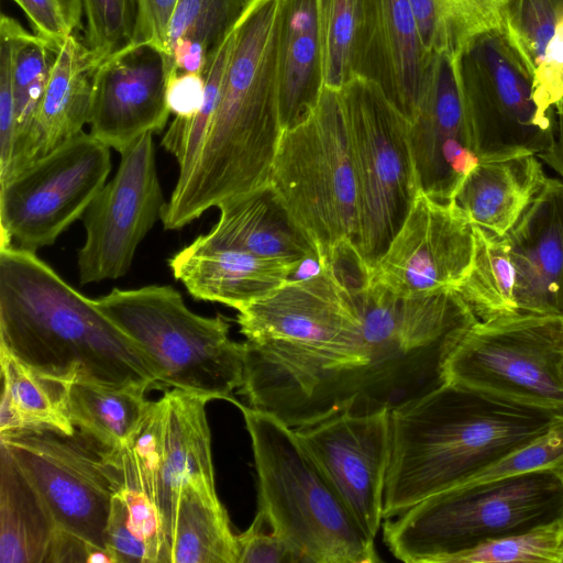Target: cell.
<instances>
[{
    "mask_svg": "<svg viewBox=\"0 0 563 563\" xmlns=\"http://www.w3.org/2000/svg\"><path fill=\"white\" fill-rule=\"evenodd\" d=\"M360 316L314 347L245 341L239 393L290 428L341 413L391 411L449 382L448 363L470 329L427 297L365 280L351 288Z\"/></svg>",
    "mask_w": 563,
    "mask_h": 563,
    "instance_id": "1",
    "label": "cell"
},
{
    "mask_svg": "<svg viewBox=\"0 0 563 563\" xmlns=\"http://www.w3.org/2000/svg\"><path fill=\"white\" fill-rule=\"evenodd\" d=\"M284 0H247L217 107L188 176L177 181L162 214L179 230L208 209L269 183L283 133L279 41Z\"/></svg>",
    "mask_w": 563,
    "mask_h": 563,
    "instance_id": "2",
    "label": "cell"
},
{
    "mask_svg": "<svg viewBox=\"0 0 563 563\" xmlns=\"http://www.w3.org/2000/svg\"><path fill=\"white\" fill-rule=\"evenodd\" d=\"M561 420V411L451 382L391 410L384 520L465 483Z\"/></svg>",
    "mask_w": 563,
    "mask_h": 563,
    "instance_id": "3",
    "label": "cell"
},
{
    "mask_svg": "<svg viewBox=\"0 0 563 563\" xmlns=\"http://www.w3.org/2000/svg\"><path fill=\"white\" fill-rule=\"evenodd\" d=\"M0 346L62 382L148 389L158 374L140 346L36 253L0 245Z\"/></svg>",
    "mask_w": 563,
    "mask_h": 563,
    "instance_id": "4",
    "label": "cell"
},
{
    "mask_svg": "<svg viewBox=\"0 0 563 563\" xmlns=\"http://www.w3.org/2000/svg\"><path fill=\"white\" fill-rule=\"evenodd\" d=\"M257 474L258 508L299 562L375 563L372 539L299 442L295 429L242 406Z\"/></svg>",
    "mask_w": 563,
    "mask_h": 563,
    "instance_id": "5",
    "label": "cell"
},
{
    "mask_svg": "<svg viewBox=\"0 0 563 563\" xmlns=\"http://www.w3.org/2000/svg\"><path fill=\"white\" fill-rule=\"evenodd\" d=\"M563 516V475L539 471L465 483L384 520L389 552L407 563H449L487 540Z\"/></svg>",
    "mask_w": 563,
    "mask_h": 563,
    "instance_id": "6",
    "label": "cell"
},
{
    "mask_svg": "<svg viewBox=\"0 0 563 563\" xmlns=\"http://www.w3.org/2000/svg\"><path fill=\"white\" fill-rule=\"evenodd\" d=\"M269 183L320 266L357 257L356 174L339 90L323 87L310 114L283 131Z\"/></svg>",
    "mask_w": 563,
    "mask_h": 563,
    "instance_id": "7",
    "label": "cell"
},
{
    "mask_svg": "<svg viewBox=\"0 0 563 563\" xmlns=\"http://www.w3.org/2000/svg\"><path fill=\"white\" fill-rule=\"evenodd\" d=\"M93 302L147 355L159 382L234 402L231 395L244 378V343L230 339L223 316L195 313L168 285L114 288Z\"/></svg>",
    "mask_w": 563,
    "mask_h": 563,
    "instance_id": "8",
    "label": "cell"
},
{
    "mask_svg": "<svg viewBox=\"0 0 563 563\" xmlns=\"http://www.w3.org/2000/svg\"><path fill=\"white\" fill-rule=\"evenodd\" d=\"M357 184L355 253L366 276L419 192L407 118L377 84L354 76L340 90Z\"/></svg>",
    "mask_w": 563,
    "mask_h": 563,
    "instance_id": "9",
    "label": "cell"
},
{
    "mask_svg": "<svg viewBox=\"0 0 563 563\" xmlns=\"http://www.w3.org/2000/svg\"><path fill=\"white\" fill-rule=\"evenodd\" d=\"M563 316L477 321L448 363V379L563 412Z\"/></svg>",
    "mask_w": 563,
    "mask_h": 563,
    "instance_id": "10",
    "label": "cell"
},
{
    "mask_svg": "<svg viewBox=\"0 0 563 563\" xmlns=\"http://www.w3.org/2000/svg\"><path fill=\"white\" fill-rule=\"evenodd\" d=\"M110 147L81 132L0 183V245L36 253L82 218L107 184Z\"/></svg>",
    "mask_w": 563,
    "mask_h": 563,
    "instance_id": "11",
    "label": "cell"
},
{
    "mask_svg": "<svg viewBox=\"0 0 563 563\" xmlns=\"http://www.w3.org/2000/svg\"><path fill=\"white\" fill-rule=\"evenodd\" d=\"M471 144L478 161L545 153L554 122L532 96V75L501 27L479 35L460 57Z\"/></svg>",
    "mask_w": 563,
    "mask_h": 563,
    "instance_id": "12",
    "label": "cell"
},
{
    "mask_svg": "<svg viewBox=\"0 0 563 563\" xmlns=\"http://www.w3.org/2000/svg\"><path fill=\"white\" fill-rule=\"evenodd\" d=\"M49 510L56 527L106 549L115 493L101 448L79 431L45 430L0 439Z\"/></svg>",
    "mask_w": 563,
    "mask_h": 563,
    "instance_id": "13",
    "label": "cell"
},
{
    "mask_svg": "<svg viewBox=\"0 0 563 563\" xmlns=\"http://www.w3.org/2000/svg\"><path fill=\"white\" fill-rule=\"evenodd\" d=\"M120 155L114 177L82 217L86 238L77 255L81 285L124 276L139 244L162 219L167 203L157 175L153 134L143 135Z\"/></svg>",
    "mask_w": 563,
    "mask_h": 563,
    "instance_id": "14",
    "label": "cell"
},
{
    "mask_svg": "<svg viewBox=\"0 0 563 563\" xmlns=\"http://www.w3.org/2000/svg\"><path fill=\"white\" fill-rule=\"evenodd\" d=\"M474 250L473 225L454 203L419 190L367 280L405 297L455 289L471 268Z\"/></svg>",
    "mask_w": 563,
    "mask_h": 563,
    "instance_id": "15",
    "label": "cell"
},
{
    "mask_svg": "<svg viewBox=\"0 0 563 563\" xmlns=\"http://www.w3.org/2000/svg\"><path fill=\"white\" fill-rule=\"evenodd\" d=\"M295 432L351 515L375 540L384 520L390 411L341 413Z\"/></svg>",
    "mask_w": 563,
    "mask_h": 563,
    "instance_id": "16",
    "label": "cell"
},
{
    "mask_svg": "<svg viewBox=\"0 0 563 563\" xmlns=\"http://www.w3.org/2000/svg\"><path fill=\"white\" fill-rule=\"evenodd\" d=\"M459 55H430L408 141L419 190L442 202L478 163L471 144Z\"/></svg>",
    "mask_w": 563,
    "mask_h": 563,
    "instance_id": "17",
    "label": "cell"
},
{
    "mask_svg": "<svg viewBox=\"0 0 563 563\" xmlns=\"http://www.w3.org/2000/svg\"><path fill=\"white\" fill-rule=\"evenodd\" d=\"M167 69L156 47L130 42L102 60L91 81L90 134L122 153L169 118Z\"/></svg>",
    "mask_w": 563,
    "mask_h": 563,
    "instance_id": "18",
    "label": "cell"
},
{
    "mask_svg": "<svg viewBox=\"0 0 563 563\" xmlns=\"http://www.w3.org/2000/svg\"><path fill=\"white\" fill-rule=\"evenodd\" d=\"M429 58L408 0H360L355 76L377 84L408 121L416 114Z\"/></svg>",
    "mask_w": 563,
    "mask_h": 563,
    "instance_id": "19",
    "label": "cell"
},
{
    "mask_svg": "<svg viewBox=\"0 0 563 563\" xmlns=\"http://www.w3.org/2000/svg\"><path fill=\"white\" fill-rule=\"evenodd\" d=\"M506 236L517 313L563 316V181L548 178Z\"/></svg>",
    "mask_w": 563,
    "mask_h": 563,
    "instance_id": "20",
    "label": "cell"
},
{
    "mask_svg": "<svg viewBox=\"0 0 563 563\" xmlns=\"http://www.w3.org/2000/svg\"><path fill=\"white\" fill-rule=\"evenodd\" d=\"M168 265L195 299L235 310L271 294L301 266L217 245L202 234L175 253Z\"/></svg>",
    "mask_w": 563,
    "mask_h": 563,
    "instance_id": "21",
    "label": "cell"
},
{
    "mask_svg": "<svg viewBox=\"0 0 563 563\" xmlns=\"http://www.w3.org/2000/svg\"><path fill=\"white\" fill-rule=\"evenodd\" d=\"M95 69L85 43L77 36L67 37L57 52L42 100L15 148L4 180L78 135L89 124Z\"/></svg>",
    "mask_w": 563,
    "mask_h": 563,
    "instance_id": "22",
    "label": "cell"
},
{
    "mask_svg": "<svg viewBox=\"0 0 563 563\" xmlns=\"http://www.w3.org/2000/svg\"><path fill=\"white\" fill-rule=\"evenodd\" d=\"M163 398L165 418L156 507L170 549L181 488L187 484L216 488V482L206 415L210 399L177 388L166 391Z\"/></svg>",
    "mask_w": 563,
    "mask_h": 563,
    "instance_id": "23",
    "label": "cell"
},
{
    "mask_svg": "<svg viewBox=\"0 0 563 563\" xmlns=\"http://www.w3.org/2000/svg\"><path fill=\"white\" fill-rule=\"evenodd\" d=\"M219 219L205 238L221 246L302 265L319 253L268 183L218 206ZM320 264V263H319Z\"/></svg>",
    "mask_w": 563,
    "mask_h": 563,
    "instance_id": "24",
    "label": "cell"
},
{
    "mask_svg": "<svg viewBox=\"0 0 563 563\" xmlns=\"http://www.w3.org/2000/svg\"><path fill=\"white\" fill-rule=\"evenodd\" d=\"M548 178L536 154L478 161L452 202L472 225L506 235Z\"/></svg>",
    "mask_w": 563,
    "mask_h": 563,
    "instance_id": "25",
    "label": "cell"
},
{
    "mask_svg": "<svg viewBox=\"0 0 563 563\" xmlns=\"http://www.w3.org/2000/svg\"><path fill=\"white\" fill-rule=\"evenodd\" d=\"M323 84L318 0H284L279 41V114L289 129L316 108Z\"/></svg>",
    "mask_w": 563,
    "mask_h": 563,
    "instance_id": "26",
    "label": "cell"
},
{
    "mask_svg": "<svg viewBox=\"0 0 563 563\" xmlns=\"http://www.w3.org/2000/svg\"><path fill=\"white\" fill-rule=\"evenodd\" d=\"M0 366V439L45 430L76 432L67 408L69 383L27 366L2 346Z\"/></svg>",
    "mask_w": 563,
    "mask_h": 563,
    "instance_id": "27",
    "label": "cell"
},
{
    "mask_svg": "<svg viewBox=\"0 0 563 563\" xmlns=\"http://www.w3.org/2000/svg\"><path fill=\"white\" fill-rule=\"evenodd\" d=\"M56 523L0 443V563H45Z\"/></svg>",
    "mask_w": 563,
    "mask_h": 563,
    "instance_id": "28",
    "label": "cell"
},
{
    "mask_svg": "<svg viewBox=\"0 0 563 563\" xmlns=\"http://www.w3.org/2000/svg\"><path fill=\"white\" fill-rule=\"evenodd\" d=\"M140 386L74 380L68 385L67 408L77 431L102 450L124 444L139 429L151 402Z\"/></svg>",
    "mask_w": 563,
    "mask_h": 563,
    "instance_id": "29",
    "label": "cell"
},
{
    "mask_svg": "<svg viewBox=\"0 0 563 563\" xmlns=\"http://www.w3.org/2000/svg\"><path fill=\"white\" fill-rule=\"evenodd\" d=\"M172 563H238L236 534L216 488L185 485L170 540Z\"/></svg>",
    "mask_w": 563,
    "mask_h": 563,
    "instance_id": "30",
    "label": "cell"
},
{
    "mask_svg": "<svg viewBox=\"0 0 563 563\" xmlns=\"http://www.w3.org/2000/svg\"><path fill=\"white\" fill-rule=\"evenodd\" d=\"M473 230V262L454 290L478 321L517 314L516 272L507 236L477 225Z\"/></svg>",
    "mask_w": 563,
    "mask_h": 563,
    "instance_id": "31",
    "label": "cell"
},
{
    "mask_svg": "<svg viewBox=\"0 0 563 563\" xmlns=\"http://www.w3.org/2000/svg\"><path fill=\"white\" fill-rule=\"evenodd\" d=\"M428 55L461 56L482 34L500 27L498 0H408Z\"/></svg>",
    "mask_w": 563,
    "mask_h": 563,
    "instance_id": "32",
    "label": "cell"
},
{
    "mask_svg": "<svg viewBox=\"0 0 563 563\" xmlns=\"http://www.w3.org/2000/svg\"><path fill=\"white\" fill-rule=\"evenodd\" d=\"M165 400L152 401L134 434L122 445L101 450L103 463L114 490L133 489L145 495L155 506L162 461ZM157 508V507H156Z\"/></svg>",
    "mask_w": 563,
    "mask_h": 563,
    "instance_id": "33",
    "label": "cell"
},
{
    "mask_svg": "<svg viewBox=\"0 0 563 563\" xmlns=\"http://www.w3.org/2000/svg\"><path fill=\"white\" fill-rule=\"evenodd\" d=\"M1 20L8 25L12 36L15 152L42 100L58 49L41 36L29 33L13 18L2 14Z\"/></svg>",
    "mask_w": 563,
    "mask_h": 563,
    "instance_id": "34",
    "label": "cell"
},
{
    "mask_svg": "<svg viewBox=\"0 0 563 563\" xmlns=\"http://www.w3.org/2000/svg\"><path fill=\"white\" fill-rule=\"evenodd\" d=\"M235 25L225 37L209 53L206 76V96L199 112L188 121L175 118L162 139V146L178 163L177 181L190 173L201 144L211 123L222 80L234 45Z\"/></svg>",
    "mask_w": 563,
    "mask_h": 563,
    "instance_id": "35",
    "label": "cell"
},
{
    "mask_svg": "<svg viewBox=\"0 0 563 563\" xmlns=\"http://www.w3.org/2000/svg\"><path fill=\"white\" fill-rule=\"evenodd\" d=\"M500 27L532 75L563 18V0H498Z\"/></svg>",
    "mask_w": 563,
    "mask_h": 563,
    "instance_id": "36",
    "label": "cell"
},
{
    "mask_svg": "<svg viewBox=\"0 0 563 563\" xmlns=\"http://www.w3.org/2000/svg\"><path fill=\"white\" fill-rule=\"evenodd\" d=\"M324 87L340 90L355 76L360 0H318Z\"/></svg>",
    "mask_w": 563,
    "mask_h": 563,
    "instance_id": "37",
    "label": "cell"
},
{
    "mask_svg": "<svg viewBox=\"0 0 563 563\" xmlns=\"http://www.w3.org/2000/svg\"><path fill=\"white\" fill-rule=\"evenodd\" d=\"M563 563V516L532 529L487 540L449 563Z\"/></svg>",
    "mask_w": 563,
    "mask_h": 563,
    "instance_id": "38",
    "label": "cell"
},
{
    "mask_svg": "<svg viewBox=\"0 0 563 563\" xmlns=\"http://www.w3.org/2000/svg\"><path fill=\"white\" fill-rule=\"evenodd\" d=\"M246 1L178 0L166 43L167 77L176 70L172 62V48L178 40L198 41L211 52L234 27Z\"/></svg>",
    "mask_w": 563,
    "mask_h": 563,
    "instance_id": "39",
    "label": "cell"
},
{
    "mask_svg": "<svg viewBox=\"0 0 563 563\" xmlns=\"http://www.w3.org/2000/svg\"><path fill=\"white\" fill-rule=\"evenodd\" d=\"M87 19L85 45L97 66L129 44L134 32L136 0H82Z\"/></svg>",
    "mask_w": 563,
    "mask_h": 563,
    "instance_id": "40",
    "label": "cell"
},
{
    "mask_svg": "<svg viewBox=\"0 0 563 563\" xmlns=\"http://www.w3.org/2000/svg\"><path fill=\"white\" fill-rule=\"evenodd\" d=\"M539 471H554L563 475V420L465 483L488 482Z\"/></svg>",
    "mask_w": 563,
    "mask_h": 563,
    "instance_id": "41",
    "label": "cell"
},
{
    "mask_svg": "<svg viewBox=\"0 0 563 563\" xmlns=\"http://www.w3.org/2000/svg\"><path fill=\"white\" fill-rule=\"evenodd\" d=\"M26 15L34 34L59 49L81 26L82 0H12Z\"/></svg>",
    "mask_w": 563,
    "mask_h": 563,
    "instance_id": "42",
    "label": "cell"
},
{
    "mask_svg": "<svg viewBox=\"0 0 563 563\" xmlns=\"http://www.w3.org/2000/svg\"><path fill=\"white\" fill-rule=\"evenodd\" d=\"M16 137L12 89V36L0 20V181L4 180L13 161Z\"/></svg>",
    "mask_w": 563,
    "mask_h": 563,
    "instance_id": "43",
    "label": "cell"
},
{
    "mask_svg": "<svg viewBox=\"0 0 563 563\" xmlns=\"http://www.w3.org/2000/svg\"><path fill=\"white\" fill-rule=\"evenodd\" d=\"M238 563H299L290 545L257 510L251 526L236 536Z\"/></svg>",
    "mask_w": 563,
    "mask_h": 563,
    "instance_id": "44",
    "label": "cell"
},
{
    "mask_svg": "<svg viewBox=\"0 0 563 563\" xmlns=\"http://www.w3.org/2000/svg\"><path fill=\"white\" fill-rule=\"evenodd\" d=\"M106 547L115 563H150L147 547L130 517L120 490L112 497Z\"/></svg>",
    "mask_w": 563,
    "mask_h": 563,
    "instance_id": "45",
    "label": "cell"
},
{
    "mask_svg": "<svg viewBox=\"0 0 563 563\" xmlns=\"http://www.w3.org/2000/svg\"><path fill=\"white\" fill-rule=\"evenodd\" d=\"M177 2L178 0H136V18L131 42L152 45L165 57L169 25Z\"/></svg>",
    "mask_w": 563,
    "mask_h": 563,
    "instance_id": "46",
    "label": "cell"
},
{
    "mask_svg": "<svg viewBox=\"0 0 563 563\" xmlns=\"http://www.w3.org/2000/svg\"><path fill=\"white\" fill-rule=\"evenodd\" d=\"M206 96V76L174 70L167 77L166 102L175 118L191 120L201 109Z\"/></svg>",
    "mask_w": 563,
    "mask_h": 563,
    "instance_id": "47",
    "label": "cell"
},
{
    "mask_svg": "<svg viewBox=\"0 0 563 563\" xmlns=\"http://www.w3.org/2000/svg\"><path fill=\"white\" fill-rule=\"evenodd\" d=\"M97 548L66 530L56 528L45 563H90L91 555Z\"/></svg>",
    "mask_w": 563,
    "mask_h": 563,
    "instance_id": "48",
    "label": "cell"
},
{
    "mask_svg": "<svg viewBox=\"0 0 563 563\" xmlns=\"http://www.w3.org/2000/svg\"><path fill=\"white\" fill-rule=\"evenodd\" d=\"M209 49L190 38L178 40L172 48V62L177 71L203 74L207 69Z\"/></svg>",
    "mask_w": 563,
    "mask_h": 563,
    "instance_id": "49",
    "label": "cell"
},
{
    "mask_svg": "<svg viewBox=\"0 0 563 563\" xmlns=\"http://www.w3.org/2000/svg\"><path fill=\"white\" fill-rule=\"evenodd\" d=\"M562 372H563V361H562Z\"/></svg>",
    "mask_w": 563,
    "mask_h": 563,
    "instance_id": "50",
    "label": "cell"
}]
</instances>
